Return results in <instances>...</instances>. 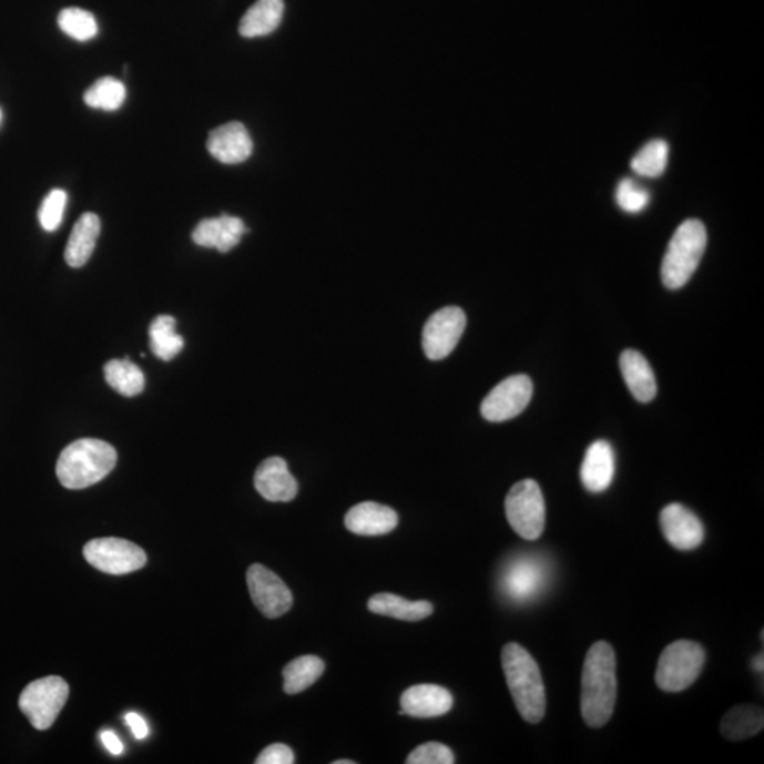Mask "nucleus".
<instances>
[{
    "instance_id": "obj_1",
    "label": "nucleus",
    "mask_w": 764,
    "mask_h": 764,
    "mask_svg": "<svg viewBox=\"0 0 764 764\" xmlns=\"http://www.w3.org/2000/svg\"><path fill=\"white\" fill-rule=\"evenodd\" d=\"M618 696L617 655L607 641L589 649L582 671L581 711L591 727L607 725Z\"/></svg>"
},
{
    "instance_id": "obj_2",
    "label": "nucleus",
    "mask_w": 764,
    "mask_h": 764,
    "mask_svg": "<svg viewBox=\"0 0 764 764\" xmlns=\"http://www.w3.org/2000/svg\"><path fill=\"white\" fill-rule=\"evenodd\" d=\"M502 671L520 715L538 723L546 716V686L537 661L522 645L509 643L501 651Z\"/></svg>"
},
{
    "instance_id": "obj_3",
    "label": "nucleus",
    "mask_w": 764,
    "mask_h": 764,
    "mask_svg": "<svg viewBox=\"0 0 764 764\" xmlns=\"http://www.w3.org/2000/svg\"><path fill=\"white\" fill-rule=\"evenodd\" d=\"M116 460L114 446L100 439H80L61 452L55 471L65 489L81 490L105 479Z\"/></svg>"
},
{
    "instance_id": "obj_4",
    "label": "nucleus",
    "mask_w": 764,
    "mask_h": 764,
    "mask_svg": "<svg viewBox=\"0 0 764 764\" xmlns=\"http://www.w3.org/2000/svg\"><path fill=\"white\" fill-rule=\"evenodd\" d=\"M706 243V228L700 220H686L676 228L661 265L665 288L680 289L691 279L704 256Z\"/></svg>"
},
{
    "instance_id": "obj_5",
    "label": "nucleus",
    "mask_w": 764,
    "mask_h": 764,
    "mask_svg": "<svg viewBox=\"0 0 764 764\" xmlns=\"http://www.w3.org/2000/svg\"><path fill=\"white\" fill-rule=\"evenodd\" d=\"M705 650L690 640H679L666 645L655 670V684L665 692L690 689L702 673Z\"/></svg>"
},
{
    "instance_id": "obj_6",
    "label": "nucleus",
    "mask_w": 764,
    "mask_h": 764,
    "mask_svg": "<svg viewBox=\"0 0 764 764\" xmlns=\"http://www.w3.org/2000/svg\"><path fill=\"white\" fill-rule=\"evenodd\" d=\"M507 521L518 536L536 541L546 528V501L536 480L526 479L511 487L506 497Z\"/></svg>"
},
{
    "instance_id": "obj_7",
    "label": "nucleus",
    "mask_w": 764,
    "mask_h": 764,
    "mask_svg": "<svg viewBox=\"0 0 764 764\" xmlns=\"http://www.w3.org/2000/svg\"><path fill=\"white\" fill-rule=\"evenodd\" d=\"M69 694V684L61 676H45L26 686L19 707L35 730L45 731L58 720Z\"/></svg>"
},
{
    "instance_id": "obj_8",
    "label": "nucleus",
    "mask_w": 764,
    "mask_h": 764,
    "mask_svg": "<svg viewBox=\"0 0 764 764\" xmlns=\"http://www.w3.org/2000/svg\"><path fill=\"white\" fill-rule=\"evenodd\" d=\"M90 566L108 575H126L146 566V553L141 547L122 538H96L84 547Z\"/></svg>"
},
{
    "instance_id": "obj_9",
    "label": "nucleus",
    "mask_w": 764,
    "mask_h": 764,
    "mask_svg": "<svg viewBox=\"0 0 764 764\" xmlns=\"http://www.w3.org/2000/svg\"><path fill=\"white\" fill-rule=\"evenodd\" d=\"M466 329L465 312L458 306L444 307L427 322L422 333V347L429 360H444L458 346Z\"/></svg>"
},
{
    "instance_id": "obj_10",
    "label": "nucleus",
    "mask_w": 764,
    "mask_h": 764,
    "mask_svg": "<svg viewBox=\"0 0 764 764\" xmlns=\"http://www.w3.org/2000/svg\"><path fill=\"white\" fill-rule=\"evenodd\" d=\"M251 598L259 612L268 619H278L294 607V594L271 569L254 563L247 572Z\"/></svg>"
},
{
    "instance_id": "obj_11",
    "label": "nucleus",
    "mask_w": 764,
    "mask_h": 764,
    "mask_svg": "<svg viewBox=\"0 0 764 764\" xmlns=\"http://www.w3.org/2000/svg\"><path fill=\"white\" fill-rule=\"evenodd\" d=\"M532 381L524 374L506 378L481 403V415L490 422H505L518 417L532 398Z\"/></svg>"
},
{
    "instance_id": "obj_12",
    "label": "nucleus",
    "mask_w": 764,
    "mask_h": 764,
    "mask_svg": "<svg viewBox=\"0 0 764 764\" xmlns=\"http://www.w3.org/2000/svg\"><path fill=\"white\" fill-rule=\"evenodd\" d=\"M547 581L548 567L542 558L518 557L505 569L501 588L512 602L526 603L543 591Z\"/></svg>"
},
{
    "instance_id": "obj_13",
    "label": "nucleus",
    "mask_w": 764,
    "mask_h": 764,
    "mask_svg": "<svg viewBox=\"0 0 764 764\" xmlns=\"http://www.w3.org/2000/svg\"><path fill=\"white\" fill-rule=\"evenodd\" d=\"M660 527L665 540L680 551L695 550L705 538L700 518L679 502L664 507L660 515Z\"/></svg>"
},
{
    "instance_id": "obj_14",
    "label": "nucleus",
    "mask_w": 764,
    "mask_h": 764,
    "mask_svg": "<svg viewBox=\"0 0 764 764\" xmlns=\"http://www.w3.org/2000/svg\"><path fill=\"white\" fill-rule=\"evenodd\" d=\"M207 149L224 165H238L253 155L254 142L241 122H230L210 132Z\"/></svg>"
},
{
    "instance_id": "obj_15",
    "label": "nucleus",
    "mask_w": 764,
    "mask_h": 764,
    "mask_svg": "<svg viewBox=\"0 0 764 764\" xmlns=\"http://www.w3.org/2000/svg\"><path fill=\"white\" fill-rule=\"evenodd\" d=\"M254 483L256 491L272 502L292 501L299 490L288 464L282 458L264 460L255 471Z\"/></svg>"
},
{
    "instance_id": "obj_16",
    "label": "nucleus",
    "mask_w": 764,
    "mask_h": 764,
    "mask_svg": "<svg viewBox=\"0 0 764 764\" xmlns=\"http://www.w3.org/2000/svg\"><path fill=\"white\" fill-rule=\"evenodd\" d=\"M452 707L454 696L444 686L419 684L404 691L399 715L436 717L448 714Z\"/></svg>"
},
{
    "instance_id": "obj_17",
    "label": "nucleus",
    "mask_w": 764,
    "mask_h": 764,
    "mask_svg": "<svg viewBox=\"0 0 764 764\" xmlns=\"http://www.w3.org/2000/svg\"><path fill=\"white\" fill-rule=\"evenodd\" d=\"M245 233H247V227H245L243 220L223 214L217 218H206L200 222L194 228L192 237L200 247L228 253V251L237 247Z\"/></svg>"
},
{
    "instance_id": "obj_18",
    "label": "nucleus",
    "mask_w": 764,
    "mask_h": 764,
    "mask_svg": "<svg viewBox=\"0 0 764 764\" xmlns=\"http://www.w3.org/2000/svg\"><path fill=\"white\" fill-rule=\"evenodd\" d=\"M345 524L348 531L357 536H384L398 526V515L387 506L366 501L348 510Z\"/></svg>"
},
{
    "instance_id": "obj_19",
    "label": "nucleus",
    "mask_w": 764,
    "mask_h": 764,
    "mask_svg": "<svg viewBox=\"0 0 764 764\" xmlns=\"http://www.w3.org/2000/svg\"><path fill=\"white\" fill-rule=\"evenodd\" d=\"M614 450L607 440H597L587 450L581 468L584 489L602 493L612 485L614 477Z\"/></svg>"
},
{
    "instance_id": "obj_20",
    "label": "nucleus",
    "mask_w": 764,
    "mask_h": 764,
    "mask_svg": "<svg viewBox=\"0 0 764 764\" xmlns=\"http://www.w3.org/2000/svg\"><path fill=\"white\" fill-rule=\"evenodd\" d=\"M620 370L633 397L640 403L653 401L658 394V381L648 358L635 350H625L620 356Z\"/></svg>"
},
{
    "instance_id": "obj_21",
    "label": "nucleus",
    "mask_w": 764,
    "mask_h": 764,
    "mask_svg": "<svg viewBox=\"0 0 764 764\" xmlns=\"http://www.w3.org/2000/svg\"><path fill=\"white\" fill-rule=\"evenodd\" d=\"M101 233V222L99 215L85 213L81 215L71 231L69 243L64 253L65 263L71 268H81L89 263L94 253L96 240Z\"/></svg>"
},
{
    "instance_id": "obj_22",
    "label": "nucleus",
    "mask_w": 764,
    "mask_h": 764,
    "mask_svg": "<svg viewBox=\"0 0 764 764\" xmlns=\"http://www.w3.org/2000/svg\"><path fill=\"white\" fill-rule=\"evenodd\" d=\"M370 612L381 617L404 620V622H419L434 613V604L428 600H407L394 593H378L368 600Z\"/></svg>"
},
{
    "instance_id": "obj_23",
    "label": "nucleus",
    "mask_w": 764,
    "mask_h": 764,
    "mask_svg": "<svg viewBox=\"0 0 764 764\" xmlns=\"http://www.w3.org/2000/svg\"><path fill=\"white\" fill-rule=\"evenodd\" d=\"M284 10V0H258L241 19L240 34L254 39L275 32L282 22Z\"/></svg>"
},
{
    "instance_id": "obj_24",
    "label": "nucleus",
    "mask_w": 764,
    "mask_h": 764,
    "mask_svg": "<svg viewBox=\"0 0 764 764\" xmlns=\"http://www.w3.org/2000/svg\"><path fill=\"white\" fill-rule=\"evenodd\" d=\"M764 714L762 707L742 704L733 706L722 717L721 733L726 740L737 742L756 736L763 731Z\"/></svg>"
},
{
    "instance_id": "obj_25",
    "label": "nucleus",
    "mask_w": 764,
    "mask_h": 764,
    "mask_svg": "<svg viewBox=\"0 0 764 764\" xmlns=\"http://www.w3.org/2000/svg\"><path fill=\"white\" fill-rule=\"evenodd\" d=\"M326 665L316 655H300L284 669V691L295 695L309 689L325 673Z\"/></svg>"
},
{
    "instance_id": "obj_26",
    "label": "nucleus",
    "mask_w": 764,
    "mask_h": 764,
    "mask_svg": "<svg viewBox=\"0 0 764 764\" xmlns=\"http://www.w3.org/2000/svg\"><path fill=\"white\" fill-rule=\"evenodd\" d=\"M149 338L153 354L163 361L173 360L184 347L183 337L176 332V319L173 316H157L149 329Z\"/></svg>"
},
{
    "instance_id": "obj_27",
    "label": "nucleus",
    "mask_w": 764,
    "mask_h": 764,
    "mask_svg": "<svg viewBox=\"0 0 764 764\" xmlns=\"http://www.w3.org/2000/svg\"><path fill=\"white\" fill-rule=\"evenodd\" d=\"M104 374L110 387L124 397H135L145 389V376L130 358L106 363Z\"/></svg>"
},
{
    "instance_id": "obj_28",
    "label": "nucleus",
    "mask_w": 764,
    "mask_h": 764,
    "mask_svg": "<svg viewBox=\"0 0 764 764\" xmlns=\"http://www.w3.org/2000/svg\"><path fill=\"white\" fill-rule=\"evenodd\" d=\"M126 99L125 85L112 77H104L92 84L84 94V102L95 110H120Z\"/></svg>"
},
{
    "instance_id": "obj_29",
    "label": "nucleus",
    "mask_w": 764,
    "mask_h": 764,
    "mask_svg": "<svg viewBox=\"0 0 764 764\" xmlns=\"http://www.w3.org/2000/svg\"><path fill=\"white\" fill-rule=\"evenodd\" d=\"M669 152L666 142L661 140L649 142L633 157V172L645 177L661 176L665 172L666 163H669Z\"/></svg>"
},
{
    "instance_id": "obj_30",
    "label": "nucleus",
    "mask_w": 764,
    "mask_h": 764,
    "mask_svg": "<svg viewBox=\"0 0 764 764\" xmlns=\"http://www.w3.org/2000/svg\"><path fill=\"white\" fill-rule=\"evenodd\" d=\"M60 29L71 39L89 42L99 34V23L94 14L79 8L61 10L59 14Z\"/></svg>"
},
{
    "instance_id": "obj_31",
    "label": "nucleus",
    "mask_w": 764,
    "mask_h": 764,
    "mask_svg": "<svg viewBox=\"0 0 764 764\" xmlns=\"http://www.w3.org/2000/svg\"><path fill=\"white\" fill-rule=\"evenodd\" d=\"M617 202L623 212L635 214L649 206L650 194L632 179H623L617 190Z\"/></svg>"
},
{
    "instance_id": "obj_32",
    "label": "nucleus",
    "mask_w": 764,
    "mask_h": 764,
    "mask_svg": "<svg viewBox=\"0 0 764 764\" xmlns=\"http://www.w3.org/2000/svg\"><path fill=\"white\" fill-rule=\"evenodd\" d=\"M67 204V193L64 190L55 189L44 198L42 207H40L39 220L40 224L49 233L58 230L63 220Z\"/></svg>"
},
{
    "instance_id": "obj_33",
    "label": "nucleus",
    "mask_w": 764,
    "mask_h": 764,
    "mask_svg": "<svg viewBox=\"0 0 764 764\" xmlns=\"http://www.w3.org/2000/svg\"><path fill=\"white\" fill-rule=\"evenodd\" d=\"M408 764H454L455 755L450 747L438 742L420 745L407 758Z\"/></svg>"
},
{
    "instance_id": "obj_34",
    "label": "nucleus",
    "mask_w": 764,
    "mask_h": 764,
    "mask_svg": "<svg viewBox=\"0 0 764 764\" xmlns=\"http://www.w3.org/2000/svg\"><path fill=\"white\" fill-rule=\"evenodd\" d=\"M256 764H294L295 755L292 748L282 743L265 747L255 761Z\"/></svg>"
},
{
    "instance_id": "obj_35",
    "label": "nucleus",
    "mask_w": 764,
    "mask_h": 764,
    "mask_svg": "<svg viewBox=\"0 0 764 764\" xmlns=\"http://www.w3.org/2000/svg\"><path fill=\"white\" fill-rule=\"evenodd\" d=\"M125 721L136 740H145L149 735V727L146 721L141 715H137L136 712H130V714H126Z\"/></svg>"
},
{
    "instance_id": "obj_36",
    "label": "nucleus",
    "mask_w": 764,
    "mask_h": 764,
    "mask_svg": "<svg viewBox=\"0 0 764 764\" xmlns=\"http://www.w3.org/2000/svg\"><path fill=\"white\" fill-rule=\"evenodd\" d=\"M101 741L104 743L106 751L110 752L111 755L120 756L122 755V752H124V745H122L120 737H118L112 731L102 732Z\"/></svg>"
},
{
    "instance_id": "obj_37",
    "label": "nucleus",
    "mask_w": 764,
    "mask_h": 764,
    "mask_svg": "<svg viewBox=\"0 0 764 764\" xmlns=\"http://www.w3.org/2000/svg\"><path fill=\"white\" fill-rule=\"evenodd\" d=\"M753 669H755V671H757V673H763V669H764L763 654L756 655L755 660H753Z\"/></svg>"
},
{
    "instance_id": "obj_38",
    "label": "nucleus",
    "mask_w": 764,
    "mask_h": 764,
    "mask_svg": "<svg viewBox=\"0 0 764 764\" xmlns=\"http://www.w3.org/2000/svg\"><path fill=\"white\" fill-rule=\"evenodd\" d=\"M354 763H356V762L348 761V758H346V761H336V762H333V764H354Z\"/></svg>"
},
{
    "instance_id": "obj_39",
    "label": "nucleus",
    "mask_w": 764,
    "mask_h": 764,
    "mask_svg": "<svg viewBox=\"0 0 764 764\" xmlns=\"http://www.w3.org/2000/svg\"><path fill=\"white\" fill-rule=\"evenodd\" d=\"M0 120H2V112H0Z\"/></svg>"
}]
</instances>
